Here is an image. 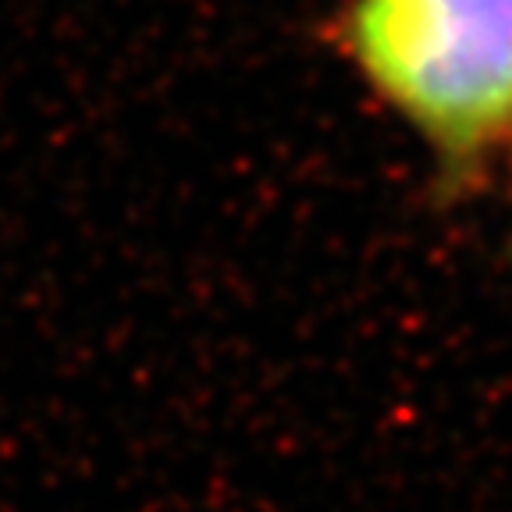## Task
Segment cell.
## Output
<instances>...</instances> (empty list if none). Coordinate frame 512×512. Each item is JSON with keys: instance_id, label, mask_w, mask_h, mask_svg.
I'll return each mask as SVG.
<instances>
[{"instance_id": "1", "label": "cell", "mask_w": 512, "mask_h": 512, "mask_svg": "<svg viewBox=\"0 0 512 512\" xmlns=\"http://www.w3.org/2000/svg\"><path fill=\"white\" fill-rule=\"evenodd\" d=\"M352 54L452 164L512 128V0H356Z\"/></svg>"}]
</instances>
